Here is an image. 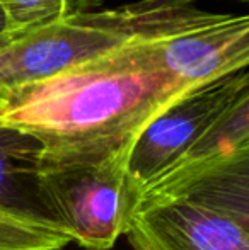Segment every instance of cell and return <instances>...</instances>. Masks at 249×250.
Returning a JSON list of instances; mask_svg holds the SVG:
<instances>
[{"label":"cell","mask_w":249,"mask_h":250,"mask_svg":"<svg viewBox=\"0 0 249 250\" xmlns=\"http://www.w3.org/2000/svg\"><path fill=\"white\" fill-rule=\"evenodd\" d=\"M143 41L0 97V125L34 136L45 168L126 162L157 114L196 89L162 68Z\"/></svg>","instance_id":"obj_1"},{"label":"cell","mask_w":249,"mask_h":250,"mask_svg":"<svg viewBox=\"0 0 249 250\" xmlns=\"http://www.w3.org/2000/svg\"><path fill=\"white\" fill-rule=\"evenodd\" d=\"M198 0H136L79 14L14 38L0 48V97L143 41L212 21Z\"/></svg>","instance_id":"obj_2"},{"label":"cell","mask_w":249,"mask_h":250,"mask_svg":"<svg viewBox=\"0 0 249 250\" xmlns=\"http://www.w3.org/2000/svg\"><path fill=\"white\" fill-rule=\"evenodd\" d=\"M132 250H249V155L145 189Z\"/></svg>","instance_id":"obj_3"},{"label":"cell","mask_w":249,"mask_h":250,"mask_svg":"<svg viewBox=\"0 0 249 250\" xmlns=\"http://www.w3.org/2000/svg\"><path fill=\"white\" fill-rule=\"evenodd\" d=\"M45 181L72 242L86 250L113 249L143 199L142 184L126 162L45 168Z\"/></svg>","instance_id":"obj_4"},{"label":"cell","mask_w":249,"mask_h":250,"mask_svg":"<svg viewBox=\"0 0 249 250\" xmlns=\"http://www.w3.org/2000/svg\"><path fill=\"white\" fill-rule=\"evenodd\" d=\"M249 90L248 68L196 87L145 126L128 155V170L143 191L171 170L208 128Z\"/></svg>","instance_id":"obj_5"},{"label":"cell","mask_w":249,"mask_h":250,"mask_svg":"<svg viewBox=\"0 0 249 250\" xmlns=\"http://www.w3.org/2000/svg\"><path fill=\"white\" fill-rule=\"evenodd\" d=\"M166 72L191 87L248 68L249 17L217 14L212 21L156 41Z\"/></svg>","instance_id":"obj_6"},{"label":"cell","mask_w":249,"mask_h":250,"mask_svg":"<svg viewBox=\"0 0 249 250\" xmlns=\"http://www.w3.org/2000/svg\"><path fill=\"white\" fill-rule=\"evenodd\" d=\"M0 213L70 235L45 181L41 143L3 125H0Z\"/></svg>","instance_id":"obj_7"},{"label":"cell","mask_w":249,"mask_h":250,"mask_svg":"<svg viewBox=\"0 0 249 250\" xmlns=\"http://www.w3.org/2000/svg\"><path fill=\"white\" fill-rule=\"evenodd\" d=\"M244 155H249V90L241 94L210 126L208 131L193 145V148L167 174L149 188L183 181Z\"/></svg>","instance_id":"obj_8"},{"label":"cell","mask_w":249,"mask_h":250,"mask_svg":"<svg viewBox=\"0 0 249 250\" xmlns=\"http://www.w3.org/2000/svg\"><path fill=\"white\" fill-rule=\"evenodd\" d=\"M12 34L21 36L48 24L101 9L103 0H0Z\"/></svg>","instance_id":"obj_9"},{"label":"cell","mask_w":249,"mask_h":250,"mask_svg":"<svg viewBox=\"0 0 249 250\" xmlns=\"http://www.w3.org/2000/svg\"><path fill=\"white\" fill-rule=\"evenodd\" d=\"M70 242L65 231L0 213V250H60Z\"/></svg>","instance_id":"obj_10"},{"label":"cell","mask_w":249,"mask_h":250,"mask_svg":"<svg viewBox=\"0 0 249 250\" xmlns=\"http://www.w3.org/2000/svg\"><path fill=\"white\" fill-rule=\"evenodd\" d=\"M0 36H16V34L10 33L9 22H7V17H5V14H3L2 5H0Z\"/></svg>","instance_id":"obj_11"},{"label":"cell","mask_w":249,"mask_h":250,"mask_svg":"<svg viewBox=\"0 0 249 250\" xmlns=\"http://www.w3.org/2000/svg\"><path fill=\"white\" fill-rule=\"evenodd\" d=\"M14 38H17V36H0V48H3L5 44H9Z\"/></svg>","instance_id":"obj_12"},{"label":"cell","mask_w":249,"mask_h":250,"mask_svg":"<svg viewBox=\"0 0 249 250\" xmlns=\"http://www.w3.org/2000/svg\"><path fill=\"white\" fill-rule=\"evenodd\" d=\"M60 250H68V249H60ZM80 250H86V249H80ZM108 250H113V249H108Z\"/></svg>","instance_id":"obj_13"},{"label":"cell","mask_w":249,"mask_h":250,"mask_svg":"<svg viewBox=\"0 0 249 250\" xmlns=\"http://www.w3.org/2000/svg\"><path fill=\"white\" fill-rule=\"evenodd\" d=\"M241 2H248V0H241Z\"/></svg>","instance_id":"obj_14"}]
</instances>
